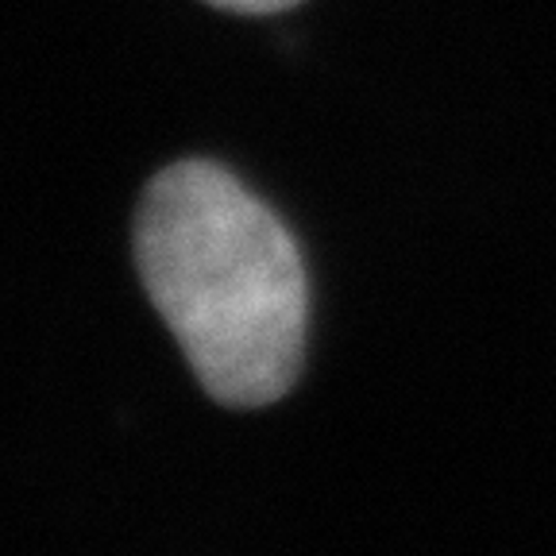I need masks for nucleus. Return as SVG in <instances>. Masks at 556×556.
<instances>
[{"instance_id": "1", "label": "nucleus", "mask_w": 556, "mask_h": 556, "mask_svg": "<svg viewBox=\"0 0 556 556\" xmlns=\"http://www.w3.org/2000/svg\"><path fill=\"white\" fill-rule=\"evenodd\" d=\"M139 278L201 387L255 409L294 387L305 356V267L282 220L225 166L174 163L136 213Z\"/></svg>"}, {"instance_id": "2", "label": "nucleus", "mask_w": 556, "mask_h": 556, "mask_svg": "<svg viewBox=\"0 0 556 556\" xmlns=\"http://www.w3.org/2000/svg\"><path fill=\"white\" fill-rule=\"evenodd\" d=\"M205 4L225 9V12H243V16H267V12L294 9L298 0H205Z\"/></svg>"}]
</instances>
